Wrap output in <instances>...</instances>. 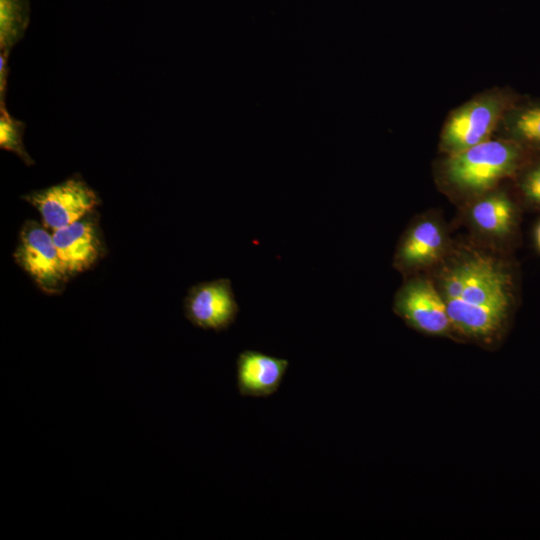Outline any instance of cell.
<instances>
[{
	"mask_svg": "<svg viewBox=\"0 0 540 540\" xmlns=\"http://www.w3.org/2000/svg\"><path fill=\"white\" fill-rule=\"evenodd\" d=\"M394 309L408 324L424 333L443 335L452 330L444 298L427 280L412 281L403 287Z\"/></svg>",
	"mask_w": 540,
	"mask_h": 540,
	"instance_id": "7",
	"label": "cell"
},
{
	"mask_svg": "<svg viewBox=\"0 0 540 540\" xmlns=\"http://www.w3.org/2000/svg\"><path fill=\"white\" fill-rule=\"evenodd\" d=\"M94 211L53 231L60 261L69 277L91 268L103 254V244Z\"/></svg>",
	"mask_w": 540,
	"mask_h": 540,
	"instance_id": "8",
	"label": "cell"
},
{
	"mask_svg": "<svg viewBox=\"0 0 540 540\" xmlns=\"http://www.w3.org/2000/svg\"><path fill=\"white\" fill-rule=\"evenodd\" d=\"M14 259L48 294H59L70 278L60 261L53 236L36 221L28 220L22 226Z\"/></svg>",
	"mask_w": 540,
	"mask_h": 540,
	"instance_id": "5",
	"label": "cell"
},
{
	"mask_svg": "<svg viewBox=\"0 0 540 540\" xmlns=\"http://www.w3.org/2000/svg\"><path fill=\"white\" fill-rule=\"evenodd\" d=\"M520 94L494 87L453 109L443 124L440 149L447 155L492 138L503 116Z\"/></svg>",
	"mask_w": 540,
	"mask_h": 540,
	"instance_id": "3",
	"label": "cell"
},
{
	"mask_svg": "<svg viewBox=\"0 0 540 540\" xmlns=\"http://www.w3.org/2000/svg\"><path fill=\"white\" fill-rule=\"evenodd\" d=\"M25 122L15 119L6 108L5 102H0V147L15 153L28 166L35 162L28 154L23 143Z\"/></svg>",
	"mask_w": 540,
	"mask_h": 540,
	"instance_id": "14",
	"label": "cell"
},
{
	"mask_svg": "<svg viewBox=\"0 0 540 540\" xmlns=\"http://www.w3.org/2000/svg\"><path fill=\"white\" fill-rule=\"evenodd\" d=\"M22 199L38 210L43 225L53 231L83 218L101 202L97 193L78 174L23 195Z\"/></svg>",
	"mask_w": 540,
	"mask_h": 540,
	"instance_id": "4",
	"label": "cell"
},
{
	"mask_svg": "<svg viewBox=\"0 0 540 540\" xmlns=\"http://www.w3.org/2000/svg\"><path fill=\"white\" fill-rule=\"evenodd\" d=\"M289 361L256 350L242 351L236 360L237 388L241 396L268 397L280 387Z\"/></svg>",
	"mask_w": 540,
	"mask_h": 540,
	"instance_id": "9",
	"label": "cell"
},
{
	"mask_svg": "<svg viewBox=\"0 0 540 540\" xmlns=\"http://www.w3.org/2000/svg\"><path fill=\"white\" fill-rule=\"evenodd\" d=\"M497 132L528 151H540V98L521 96L506 111Z\"/></svg>",
	"mask_w": 540,
	"mask_h": 540,
	"instance_id": "10",
	"label": "cell"
},
{
	"mask_svg": "<svg viewBox=\"0 0 540 540\" xmlns=\"http://www.w3.org/2000/svg\"><path fill=\"white\" fill-rule=\"evenodd\" d=\"M510 286L509 274L488 256L476 254L446 269L441 295L452 329L476 339L494 337L509 310Z\"/></svg>",
	"mask_w": 540,
	"mask_h": 540,
	"instance_id": "1",
	"label": "cell"
},
{
	"mask_svg": "<svg viewBox=\"0 0 540 540\" xmlns=\"http://www.w3.org/2000/svg\"><path fill=\"white\" fill-rule=\"evenodd\" d=\"M29 24L27 0H0V53L9 56Z\"/></svg>",
	"mask_w": 540,
	"mask_h": 540,
	"instance_id": "13",
	"label": "cell"
},
{
	"mask_svg": "<svg viewBox=\"0 0 540 540\" xmlns=\"http://www.w3.org/2000/svg\"><path fill=\"white\" fill-rule=\"evenodd\" d=\"M184 313L196 327L217 332L228 329L239 313L231 281L220 278L193 285L184 299Z\"/></svg>",
	"mask_w": 540,
	"mask_h": 540,
	"instance_id": "6",
	"label": "cell"
},
{
	"mask_svg": "<svg viewBox=\"0 0 540 540\" xmlns=\"http://www.w3.org/2000/svg\"><path fill=\"white\" fill-rule=\"evenodd\" d=\"M471 217L476 226L484 232L504 235L512 227L514 207L505 194L492 193L473 205Z\"/></svg>",
	"mask_w": 540,
	"mask_h": 540,
	"instance_id": "12",
	"label": "cell"
},
{
	"mask_svg": "<svg viewBox=\"0 0 540 540\" xmlns=\"http://www.w3.org/2000/svg\"><path fill=\"white\" fill-rule=\"evenodd\" d=\"M444 245L440 227L433 221H422L402 241L397 262L407 267L423 266L439 258Z\"/></svg>",
	"mask_w": 540,
	"mask_h": 540,
	"instance_id": "11",
	"label": "cell"
},
{
	"mask_svg": "<svg viewBox=\"0 0 540 540\" xmlns=\"http://www.w3.org/2000/svg\"><path fill=\"white\" fill-rule=\"evenodd\" d=\"M519 186L526 199L540 204V161L524 171Z\"/></svg>",
	"mask_w": 540,
	"mask_h": 540,
	"instance_id": "15",
	"label": "cell"
},
{
	"mask_svg": "<svg viewBox=\"0 0 540 540\" xmlns=\"http://www.w3.org/2000/svg\"><path fill=\"white\" fill-rule=\"evenodd\" d=\"M8 59L9 56L0 53V102H5L7 78H8Z\"/></svg>",
	"mask_w": 540,
	"mask_h": 540,
	"instance_id": "16",
	"label": "cell"
},
{
	"mask_svg": "<svg viewBox=\"0 0 540 540\" xmlns=\"http://www.w3.org/2000/svg\"><path fill=\"white\" fill-rule=\"evenodd\" d=\"M527 151L512 140L490 138L448 154L442 163L443 177L450 186L461 192L482 194L500 180L516 174Z\"/></svg>",
	"mask_w": 540,
	"mask_h": 540,
	"instance_id": "2",
	"label": "cell"
},
{
	"mask_svg": "<svg viewBox=\"0 0 540 540\" xmlns=\"http://www.w3.org/2000/svg\"><path fill=\"white\" fill-rule=\"evenodd\" d=\"M536 242H537V245L540 249V224L539 226L537 227V230H536Z\"/></svg>",
	"mask_w": 540,
	"mask_h": 540,
	"instance_id": "17",
	"label": "cell"
}]
</instances>
